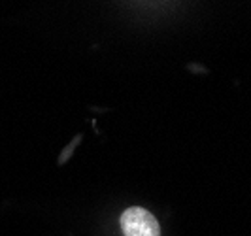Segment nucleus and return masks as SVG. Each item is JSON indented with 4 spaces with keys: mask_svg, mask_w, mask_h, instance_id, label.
Masks as SVG:
<instances>
[{
    "mask_svg": "<svg viewBox=\"0 0 251 236\" xmlns=\"http://www.w3.org/2000/svg\"><path fill=\"white\" fill-rule=\"evenodd\" d=\"M119 223L123 236H161V227L155 215L140 206L126 208L121 213Z\"/></svg>",
    "mask_w": 251,
    "mask_h": 236,
    "instance_id": "f257e3e1",
    "label": "nucleus"
}]
</instances>
